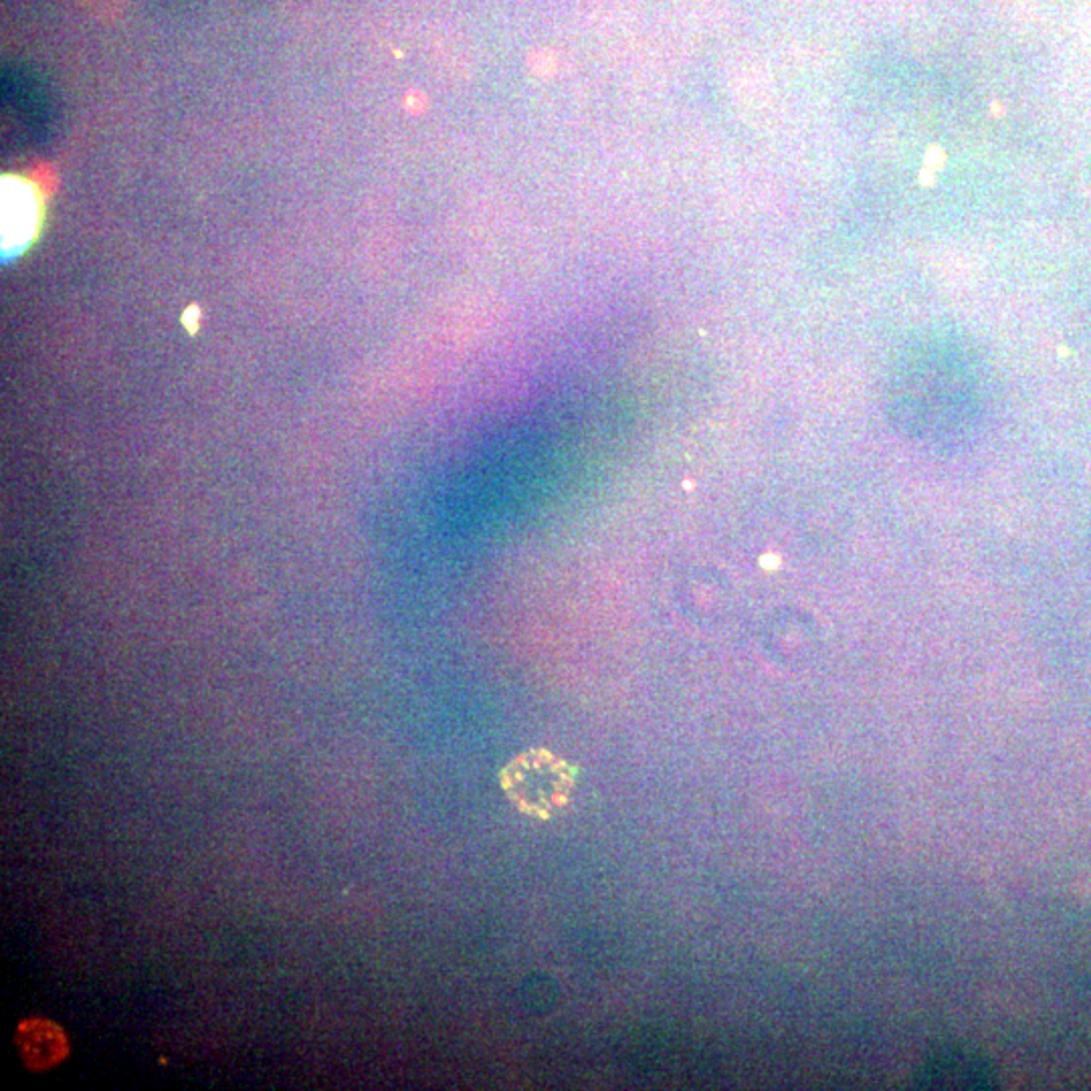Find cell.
<instances>
[{
	"instance_id": "6da1fadb",
	"label": "cell",
	"mask_w": 1091,
	"mask_h": 1091,
	"mask_svg": "<svg viewBox=\"0 0 1091 1091\" xmlns=\"http://www.w3.org/2000/svg\"><path fill=\"white\" fill-rule=\"evenodd\" d=\"M887 412L897 435L932 453L950 455L969 447L981 431L976 382L944 352H928L899 372Z\"/></svg>"
},
{
	"instance_id": "3957f363",
	"label": "cell",
	"mask_w": 1091,
	"mask_h": 1091,
	"mask_svg": "<svg viewBox=\"0 0 1091 1091\" xmlns=\"http://www.w3.org/2000/svg\"><path fill=\"white\" fill-rule=\"evenodd\" d=\"M991 1083L994 1076L984 1057L958 1049L933 1055L916 1079V1085L932 1090H982Z\"/></svg>"
},
{
	"instance_id": "277c9868",
	"label": "cell",
	"mask_w": 1091,
	"mask_h": 1091,
	"mask_svg": "<svg viewBox=\"0 0 1091 1091\" xmlns=\"http://www.w3.org/2000/svg\"><path fill=\"white\" fill-rule=\"evenodd\" d=\"M17 1047L29 1069L45 1071L67 1055L63 1030L45 1018H29L19 1025Z\"/></svg>"
},
{
	"instance_id": "5b68a950",
	"label": "cell",
	"mask_w": 1091,
	"mask_h": 1091,
	"mask_svg": "<svg viewBox=\"0 0 1091 1091\" xmlns=\"http://www.w3.org/2000/svg\"><path fill=\"white\" fill-rule=\"evenodd\" d=\"M36 227L35 194L23 182H2V239L4 249L21 247L33 237Z\"/></svg>"
},
{
	"instance_id": "8992f818",
	"label": "cell",
	"mask_w": 1091,
	"mask_h": 1091,
	"mask_svg": "<svg viewBox=\"0 0 1091 1091\" xmlns=\"http://www.w3.org/2000/svg\"><path fill=\"white\" fill-rule=\"evenodd\" d=\"M196 315H198V310H196V307H191V310L184 314V324H188L191 332L196 330Z\"/></svg>"
},
{
	"instance_id": "7a4b0ae2",
	"label": "cell",
	"mask_w": 1091,
	"mask_h": 1091,
	"mask_svg": "<svg viewBox=\"0 0 1091 1091\" xmlns=\"http://www.w3.org/2000/svg\"><path fill=\"white\" fill-rule=\"evenodd\" d=\"M579 768L546 748H530L511 758L499 773V787L518 811L550 821L566 811L576 788Z\"/></svg>"
}]
</instances>
